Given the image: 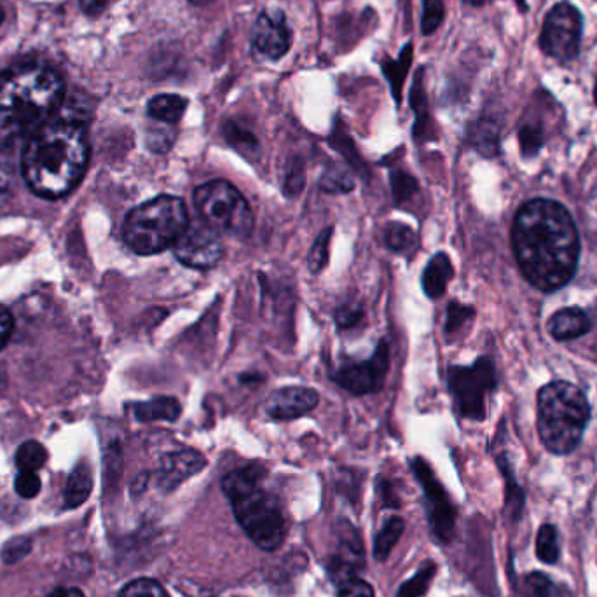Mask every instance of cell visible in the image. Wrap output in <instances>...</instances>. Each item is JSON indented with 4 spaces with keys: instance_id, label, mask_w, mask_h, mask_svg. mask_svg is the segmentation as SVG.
<instances>
[{
    "instance_id": "cell-1",
    "label": "cell",
    "mask_w": 597,
    "mask_h": 597,
    "mask_svg": "<svg viewBox=\"0 0 597 597\" xmlns=\"http://www.w3.org/2000/svg\"><path fill=\"white\" fill-rule=\"evenodd\" d=\"M512 241L522 275L543 292L570 282L580 240L570 212L552 199H531L515 215Z\"/></svg>"
},
{
    "instance_id": "cell-2",
    "label": "cell",
    "mask_w": 597,
    "mask_h": 597,
    "mask_svg": "<svg viewBox=\"0 0 597 597\" xmlns=\"http://www.w3.org/2000/svg\"><path fill=\"white\" fill-rule=\"evenodd\" d=\"M90 161V140L83 121L51 119L28 138L21 156V173L28 187L42 198H62L83 180Z\"/></svg>"
},
{
    "instance_id": "cell-3",
    "label": "cell",
    "mask_w": 597,
    "mask_h": 597,
    "mask_svg": "<svg viewBox=\"0 0 597 597\" xmlns=\"http://www.w3.org/2000/svg\"><path fill=\"white\" fill-rule=\"evenodd\" d=\"M65 84L58 72L27 63L0 74V151L28 140L62 107Z\"/></svg>"
},
{
    "instance_id": "cell-4",
    "label": "cell",
    "mask_w": 597,
    "mask_h": 597,
    "mask_svg": "<svg viewBox=\"0 0 597 597\" xmlns=\"http://www.w3.org/2000/svg\"><path fill=\"white\" fill-rule=\"evenodd\" d=\"M264 481L266 470L252 463L227 472L220 486L248 538L264 552H275L285 542L287 526L282 503Z\"/></svg>"
},
{
    "instance_id": "cell-5",
    "label": "cell",
    "mask_w": 597,
    "mask_h": 597,
    "mask_svg": "<svg viewBox=\"0 0 597 597\" xmlns=\"http://www.w3.org/2000/svg\"><path fill=\"white\" fill-rule=\"evenodd\" d=\"M589 418L585 393L568 381H554L538 393V432L550 453L575 451Z\"/></svg>"
},
{
    "instance_id": "cell-6",
    "label": "cell",
    "mask_w": 597,
    "mask_h": 597,
    "mask_svg": "<svg viewBox=\"0 0 597 597\" xmlns=\"http://www.w3.org/2000/svg\"><path fill=\"white\" fill-rule=\"evenodd\" d=\"M186 203L177 196L163 194L135 206L124 219L123 238L138 255H156L173 247L189 226Z\"/></svg>"
},
{
    "instance_id": "cell-7",
    "label": "cell",
    "mask_w": 597,
    "mask_h": 597,
    "mask_svg": "<svg viewBox=\"0 0 597 597\" xmlns=\"http://www.w3.org/2000/svg\"><path fill=\"white\" fill-rule=\"evenodd\" d=\"M199 217L219 233L247 238L254 229V213L245 196L227 180H212L194 191Z\"/></svg>"
},
{
    "instance_id": "cell-8",
    "label": "cell",
    "mask_w": 597,
    "mask_h": 597,
    "mask_svg": "<svg viewBox=\"0 0 597 597\" xmlns=\"http://www.w3.org/2000/svg\"><path fill=\"white\" fill-rule=\"evenodd\" d=\"M447 385L461 418L482 421L486 418V397L496 388L495 367L489 358H479L468 367H451Z\"/></svg>"
},
{
    "instance_id": "cell-9",
    "label": "cell",
    "mask_w": 597,
    "mask_h": 597,
    "mask_svg": "<svg viewBox=\"0 0 597 597\" xmlns=\"http://www.w3.org/2000/svg\"><path fill=\"white\" fill-rule=\"evenodd\" d=\"M584 18L577 7L561 2L550 9L543 21L540 48L559 63L577 60L582 46Z\"/></svg>"
},
{
    "instance_id": "cell-10",
    "label": "cell",
    "mask_w": 597,
    "mask_h": 597,
    "mask_svg": "<svg viewBox=\"0 0 597 597\" xmlns=\"http://www.w3.org/2000/svg\"><path fill=\"white\" fill-rule=\"evenodd\" d=\"M411 468L425 495V510L433 535L437 536L440 542H451L456 529V508L453 501L433 474L432 467L421 456H416L411 461Z\"/></svg>"
},
{
    "instance_id": "cell-11",
    "label": "cell",
    "mask_w": 597,
    "mask_h": 597,
    "mask_svg": "<svg viewBox=\"0 0 597 597\" xmlns=\"http://www.w3.org/2000/svg\"><path fill=\"white\" fill-rule=\"evenodd\" d=\"M173 254L187 268L213 269L224 257V243L219 231L206 222H189V226L173 243Z\"/></svg>"
},
{
    "instance_id": "cell-12",
    "label": "cell",
    "mask_w": 597,
    "mask_h": 597,
    "mask_svg": "<svg viewBox=\"0 0 597 597\" xmlns=\"http://www.w3.org/2000/svg\"><path fill=\"white\" fill-rule=\"evenodd\" d=\"M390 371V346L381 339L371 358L344 364L332 374V379L351 395H371L383 390Z\"/></svg>"
},
{
    "instance_id": "cell-13",
    "label": "cell",
    "mask_w": 597,
    "mask_h": 597,
    "mask_svg": "<svg viewBox=\"0 0 597 597\" xmlns=\"http://www.w3.org/2000/svg\"><path fill=\"white\" fill-rule=\"evenodd\" d=\"M252 46L269 60H280L292 46V30L283 11H264L255 20Z\"/></svg>"
},
{
    "instance_id": "cell-14",
    "label": "cell",
    "mask_w": 597,
    "mask_h": 597,
    "mask_svg": "<svg viewBox=\"0 0 597 597\" xmlns=\"http://www.w3.org/2000/svg\"><path fill=\"white\" fill-rule=\"evenodd\" d=\"M206 465H208V461L205 456L194 449L163 454L159 460L158 474H156L159 491L170 495L173 491H177L184 482L189 481L194 475H198L201 470H205Z\"/></svg>"
},
{
    "instance_id": "cell-15",
    "label": "cell",
    "mask_w": 597,
    "mask_h": 597,
    "mask_svg": "<svg viewBox=\"0 0 597 597\" xmlns=\"http://www.w3.org/2000/svg\"><path fill=\"white\" fill-rule=\"evenodd\" d=\"M320 395L308 386H285L269 395L266 400V412L276 421H290L302 418L316 409Z\"/></svg>"
},
{
    "instance_id": "cell-16",
    "label": "cell",
    "mask_w": 597,
    "mask_h": 597,
    "mask_svg": "<svg viewBox=\"0 0 597 597\" xmlns=\"http://www.w3.org/2000/svg\"><path fill=\"white\" fill-rule=\"evenodd\" d=\"M343 531H339V545L334 557L330 559L329 575L332 582L337 584L344 578L357 577L360 570L364 568L365 554L362 538L358 535L357 529L344 522Z\"/></svg>"
},
{
    "instance_id": "cell-17",
    "label": "cell",
    "mask_w": 597,
    "mask_h": 597,
    "mask_svg": "<svg viewBox=\"0 0 597 597\" xmlns=\"http://www.w3.org/2000/svg\"><path fill=\"white\" fill-rule=\"evenodd\" d=\"M591 330V320L580 308H564L549 320L550 336L557 341H570Z\"/></svg>"
},
{
    "instance_id": "cell-18",
    "label": "cell",
    "mask_w": 597,
    "mask_h": 597,
    "mask_svg": "<svg viewBox=\"0 0 597 597\" xmlns=\"http://www.w3.org/2000/svg\"><path fill=\"white\" fill-rule=\"evenodd\" d=\"M453 276V262L449 259V255L446 252L433 255L421 276L423 292L430 299H440L446 294L447 283L451 282Z\"/></svg>"
},
{
    "instance_id": "cell-19",
    "label": "cell",
    "mask_w": 597,
    "mask_h": 597,
    "mask_svg": "<svg viewBox=\"0 0 597 597\" xmlns=\"http://www.w3.org/2000/svg\"><path fill=\"white\" fill-rule=\"evenodd\" d=\"M131 411L140 423H154V421L175 423L182 414V405L175 397H154L147 402L131 404Z\"/></svg>"
},
{
    "instance_id": "cell-20",
    "label": "cell",
    "mask_w": 597,
    "mask_h": 597,
    "mask_svg": "<svg viewBox=\"0 0 597 597\" xmlns=\"http://www.w3.org/2000/svg\"><path fill=\"white\" fill-rule=\"evenodd\" d=\"M224 138H226L227 144L233 147L234 151L241 154L243 158H247L248 161H255V159L261 158V144H259V138L255 137L252 131L248 130L247 126L229 119L222 128Z\"/></svg>"
},
{
    "instance_id": "cell-21",
    "label": "cell",
    "mask_w": 597,
    "mask_h": 597,
    "mask_svg": "<svg viewBox=\"0 0 597 597\" xmlns=\"http://www.w3.org/2000/svg\"><path fill=\"white\" fill-rule=\"evenodd\" d=\"M91 491H93V474L91 468L86 461H81L70 474L69 481H67V488H65V508H77L84 505L88 498H90Z\"/></svg>"
},
{
    "instance_id": "cell-22",
    "label": "cell",
    "mask_w": 597,
    "mask_h": 597,
    "mask_svg": "<svg viewBox=\"0 0 597 597\" xmlns=\"http://www.w3.org/2000/svg\"><path fill=\"white\" fill-rule=\"evenodd\" d=\"M187 107H189L187 98L165 93L152 98L151 102L147 103V114L159 123L177 124L186 114Z\"/></svg>"
},
{
    "instance_id": "cell-23",
    "label": "cell",
    "mask_w": 597,
    "mask_h": 597,
    "mask_svg": "<svg viewBox=\"0 0 597 597\" xmlns=\"http://www.w3.org/2000/svg\"><path fill=\"white\" fill-rule=\"evenodd\" d=\"M412 51H414L412 42H407L402 51H400V56H398L397 60H385V62L381 63V70H383V74H385L388 83H390L393 100H395L397 105H400V102H402L405 77H407L409 69H411Z\"/></svg>"
},
{
    "instance_id": "cell-24",
    "label": "cell",
    "mask_w": 597,
    "mask_h": 597,
    "mask_svg": "<svg viewBox=\"0 0 597 597\" xmlns=\"http://www.w3.org/2000/svg\"><path fill=\"white\" fill-rule=\"evenodd\" d=\"M405 521L398 515H392L386 519L383 528L379 529L378 535L374 538V547H372V556L383 563L392 554L395 545L400 542V538L404 535Z\"/></svg>"
},
{
    "instance_id": "cell-25",
    "label": "cell",
    "mask_w": 597,
    "mask_h": 597,
    "mask_svg": "<svg viewBox=\"0 0 597 597\" xmlns=\"http://www.w3.org/2000/svg\"><path fill=\"white\" fill-rule=\"evenodd\" d=\"M329 142L330 145H332V149H336V151L348 161V165H350L355 172L360 173V175H367V170H369V168L365 165L364 158L360 156L357 145L351 140L343 123H336L334 130H332V135H330Z\"/></svg>"
},
{
    "instance_id": "cell-26",
    "label": "cell",
    "mask_w": 597,
    "mask_h": 597,
    "mask_svg": "<svg viewBox=\"0 0 597 597\" xmlns=\"http://www.w3.org/2000/svg\"><path fill=\"white\" fill-rule=\"evenodd\" d=\"M423 74L425 70L419 69L414 76V84H412L411 91V107L414 110V128H412V135L416 140L425 137L428 126H430V116H428V103H426L425 88H423Z\"/></svg>"
},
{
    "instance_id": "cell-27",
    "label": "cell",
    "mask_w": 597,
    "mask_h": 597,
    "mask_svg": "<svg viewBox=\"0 0 597 597\" xmlns=\"http://www.w3.org/2000/svg\"><path fill=\"white\" fill-rule=\"evenodd\" d=\"M383 243L388 250H392L395 254H405L418 243V234L414 233V229L404 222L393 220L383 227Z\"/></svg>"
},
{
    "instance_id": "cell-28",
    "label": "cell",
    "mask_w": 597,
    "mask_h": 597,
    "mask_svg": "<svg viewBox=\"0 0 597 597\" xmlns=\"http://www.w3.org/2000/svg\"><path fill=\"white\" fill-rule=\"evenodd\" d=\"M468 138L470 144L486 156H493L498 151V126L489 119L477 121L468 131Z\"/></svg>"
},
{
    "instance_id": "cell-29",
    "label": "cell",
    "mask_w": 597,
    "mask_h": 597,
    "mask_svg": "<svg viewBox=\"0 0 597 597\" xmlns=\"http://www.w3.org/2000/svg\"><path fill=\"white\" fill-rule=\"evenodd\" d=\"M390 182H392L393 201L398 208H405L407 203H411L412 199L418 196V180L402 168H393L390 172Z\"/></svg>"
},
{
    "instance_id": "cell-30",
    "label": "cell",
    "mask_w": 597,
    "mask_h": 597,
    "mask_svg": "<svg viewBox=\"0 0 597 597\" xmlns=\"http://www.w3.org/2000/svg\"><path fill=\"white\" fill-rule=\"evenodd\" d=\"M437 573V564L433 561L423 564L419 568L418 573L414 577L405 580L404 584L400 585L397 596L395 597H423L425 596L430 584H432L433 578Z\"/></svg>"
},
{
    "instance_id": "cell-31",
    "label": "cell",
    "mask_w": 597,
    "mask_h": 597,
    "mask_svg": "<svg viewBox=\"0 0 597 597\" xmlns=\"http://www.w3.org/2000/svg\"><path fill=\"white\" fill-rule=\"evenodd\" d=\"M536 556L545 564H556L561 556V543L557 529L552 524H545L536 536Z\"/></svg>"
},
{
    "instance_id": "cell-32",
    "label": "cell",
    "mask_w": 597,
    "mask_h": 597,
    "mask_svg": "<svg viewBox=\"0 0 597 597\" xmlns=\"http://www.w3.org/2000/svg\"><path fill=\"white\" fill-rule=\"evenodd\" d=\"M334 227H325L322 233L316 236L308 255V268L311 275H320L325 266L329 264L330 241H332Z\"/></svg>"
},
{
    "instance_id": "cell-33",
    "label": "cell",
    "mask_w": 597,
    "mask_h": 597,
    "mask_svg": "<svg viewBox=\"0 0 597 597\" xmlns=\"http://www.w3.org/2000/svg\"><path fill=\"white\" fill-rule=\"evenodd\" d=\"M46 461H48L46 447L35 440H28L25 444H21L16 453V465L20 468V472H37L39 468L46 465Z\"/></svg>"
},
{
    "instance_id": "cell-34",
    "label": "cell",
    "mask_w": 597,
    "mask_h": 597,
    "mask_svg": "<svg viewBox=\"0 0 597 597\" xmlns=\"http://www.w3.org/2000/svg\"><path fill=\"white\" fill-rule=\"evenodd\" d=\"M475 316V309L460 302H451L447 308L446 318V336L449 339L458 336L461 330L467 327L468 323L472 322Z\"/></svg>"
},
{
    "instance_id": "cell-35",
    "label": "cell",
    "mask_w": 597,
    "mask_h": 597,
    "mask_svg": "<svg viewBox=\"0 0 597 597\" xmlns=\"http://www.w3.org/2000/svg\"><path fill=\"white\" fill-rule=\"evenodd\" d=\"M119 597H170V594L154 578H137L124 585Z\"/></svg>"
},
{
    "instance_id": "cell-36",
    "label": "cell",
    "mask_w": 597,
    "mask_h": 597,
    "mask_svg": "<svg viewBox=\"0 0 597 597\" xmlns=\"http://www.w3.org/2000/svg\"><path fill=\"white\" fill-rule=\"evenodd\" d=\"M446 18L444 0H423V18H421V32L432 35L442 25Z\"/></svg>"
},
{
    "instance_id": "cell-37",
    "label": "cell",
    "mask_w": 597,
    "mask_h": 597,
    "mask_svg": "<svg viewBox=\"0 0 597 597\" xmlns=\"http://www.w3.org/2000/svg\"><path fill=\"white\" fill-rule=\"evenodd\" d=\"M320 189L329 194H348L355 189V180L343 170H329L320 179Z\"/></svg>"
},
{
    "instance_id": "cell-38",
    "label": "cell",
    "mask_w": 597,
    "mask_h": 597,
    "mask_svg": "<svg viewBox=\"0 0 597 597\" xmlns=\"http://www.w3.org/2000/svg\"><path fill=\"white\" fill-rule=\"evenodd\" d=\"M528 584L531 585L533 597H573L564 585L554 584L542 573L529 575Z\"/></svg>"
},
{
    "instance_id": "cell-39",
    "label": "cell",
    "mask_w": 597,
    "mask_h": 597,
    "mask_svg": "<svg viewBox=\"0 0 597 597\" xmlns=\"http://www.w3.org/2000/svg\"><path fill=\"white\" fill-rule=\"evenodd\" d=\"M306 184V173H304V166L299 159H292L287 170H285V179H283V193L287 194L289 198H296L302 193Z\"/></svg>"
},
{
    "instance_id": "cell-40",
    "label": "cell",
    "mask_w": 597,
    "mask_h": 597,
    "mask_svg": "<svg viewBox=\"0 0 597 597\" xmlns=\"http://www.w3.org/2000/svg\"><path fill=\"white\" fill-rule=\"evenodd\" d=\"M364 308L360 302H344L336 311V323L339 329H353L364 320Z\"/></svg>"
},
{
    "instance_id": "cell-41",
    "label": "cell",
    "mask_w": 597,
    "mask_h": 597,
    "mask_svg": "<svg viewBox=\"0 0 597 597\" xmlns=\"http://www.w3.org/2000/svg\"><path fill=\"white\" fill-rule=\"evenodd\" d=\"M500 465L503 474H505V479H507V507H505V510L512 514L510 517L517 519L521 514L522 505H524V496H522V491L517 486V482L514 481L512 472L508 470L507 463L500 461Z\"/></svg>"
},
{
    "instance_id": "cell-42",
    "label": "cell",
    "mask_w": 597,
    "mask_h": 597,
    "mask_svg": "<svg viewBox=\"0 0 597 597\" xmlns=\"http://www.w3.org/2000/svg\"><path fill=\"white\" fill-rule=\"evenodd\" d=\"M337 596L339 597H376L374 589L364 578L350 577L337 582Z\"/></svg>"
},
{
    "instance_id": "cell-43",
    "label": "cell",
    "mask_w": 597,
    "mask_h": 597,
    "mask_svg": "<svg viewBox=\"0 0 597 597\" xmlns=\"http://www.w3.org/2000/svg\"><path fill=\"white\" fill-rule=\"evenodd\" d=\"M30 550H32V540L28 536H18V538H13L4 545L2 559L7 564L18 563L23 557L30 554Z\"/></svg>"
},
{
    "instance_id": "cell-44",
    "label": "cell",
    "mask_w": 597,
    "mask_h": 597,
    "mask_svg": "<svg viewBox=\"0 0 597 597\" xmlns=\"http://www.w3.org/2000/svg\"><path fill=\"white\" fill-rule=\"evenodd\" d=\"M41 479L37 472H20L14 482V489L16 493L25 498V500H32L35 496L41 493Z\"/></svg>"
},
{
    "instance_id": "cell-45",
    "label": "cell",
    "mask_w": 597,
    "mask_h": 597,
    "mask_svg": "<svg viewBox=\"0 0 597 597\" xmlns=\"http://www.w3.org/2000/svg\"><path fill=\"white\" fill-rule=\"evenodd\" d=\"M14 172L13 166L6 156L0 154V210L13 198Z\"/></svg>"
},
{
    "instance_id": "cell-46",
    "label": "cell",
    "mask_w": 597,
    "mask_h": 597,
    "mask_svg": "<svg viewBox=\"0 0 597 597\" xmlns=\"http://www.w3.org/2000/svg\"><path fill=\"white\" fill-rule=\"evenodd\" d=\"M175 133L170 128H158L147 133V147L156 154H165L172 149Z\"/></svg>"
},
{
    "instance_id": "cell-47",
    "label": "cell",
    "mask_w": 597,
    "mask_h": 597,
    "mask_svg": "<svg viewBox=\"0 0 597 597\" xmlns=\"http://www.w3.org/2000/svg\"><path fill=\"white\" fill-rule=\"evenodd\" d=\"M13 334V316L9 309L0 306V350L9 343V337Z\"/></svg>"
},
{
    "instance_id": "cell-48",
    "label": "cell",
    "mask_w": 597,
    "mask_h": 597,
    "mask_svg": "<svg viewBox=\"0 0 597 597\" xmlns=\"http://www.w3.org/2000/svg\"><path fill=\"white\" fill-rule=\"evenodd\" d=\"M110 2L112 0H79V6H81L84 13L90 14V16H98L109 7Z\"/></svg>"
},
{
    "instance_id": "cell-49",
    "label": "cell",
    "mask_w": 597,
    "mask_h": 597,
    "mask_svg": "<svg viewBox=\"0 0 597 597\" xmlns=\"http://www.w3.org/2000/svg\"><path fill=\"white\" fill-rule=\"evenodd\" d=\"M378 484L379 493L383 495V501H385V507H397L398 498L397 496H395V493H393V489L392 486H390V482L385 481V479H383V481L379 479Z\"/></svg>"
},
{
    "instance_id": "cell-50",
    "label": "cell",
    "mask_w": 597,
    "mask_h": 597,
    "mask_svg": "<svg viewBox=\"0 0 597 597\" xmlns=\"http://www.w3.org/2000/svg\"><path fill=\"white\" fill-rule=\"evenodd\" d=\"M48 597H86L83 591L74 589V587H60L56 591L51 592Z\"/></svg>"
},
{
    "instance_id": "cell-51",
    "label": "cell",
    "mask_w": 597,
    "mask_h": 597,
    "mask_svg": "<svg viewBox=\"0 0 597 597\" xmlns=\"http://www.w3.org/2000/svg\"><path fill=\"white\" fill-rule=\"evenodd\" d=\"M191 6L203 7L212 4L213 0H187Z\"/></svg>"
},
{
    "instance_id": "cell-52",
    "label": "cell",
    "mask_w": 597,
    "mask_h": 597,
    "mask_svg": "<svg viewBox=\"0 0 597 597\" xmlns=\"http://www.w3.org/2000/svg\"><path fill=\"white\" fill-rule=\"evenodd\" d=\"M463 2H465V4H468V6L481 7L484 6V4L488 2V0H463Z\"/></svg>"
},
{
    "instance_id": "cell-53",
    "label": "cell",
    "mask_w": 597,
    "mask_h": 597,
    "mask_svg": "<svg viewBox=\"0 0 597 597\" xmlns=\"http://www.w3.org/2000/svg\"><path fill=\"white\" fill-rule=\"evenodd\" d=\"M4 388H6V376H4V371H2V367H0V393H2Z\"/></svg>"
},
{
    "instance_id": "cell-54",
    "label": "cell",
    "mask_w": 597,
    "mask_h": 597,
    "mask_svg": "<svg viewBox=\"0 0 597 597\" xmlns=\"http://www.w3.org/2000/svg\"><path fill=\"white\" fill-rule=\"evenodd\" d=\"M517 4H519V7H521L522 13L528 9V6H526V0H517Z\"/></svg>"
},
{
    "instance_id": "cell-55",
    "label": "cell",
    "mask_w": 597,
    "mask_h": 597,
    "mask_svg": "<svg viewBox=\"0 0 597 597\" xmlns=\"http://www.w3.org/2000/svg\"><path fill=\"white\" fill-rule=\"evenodd\" d=\"M4 18H6V14H4V9H2V6H0V25L4 23Z\"/></svg>"
},
{
    "instance_id": "cell-56",
    "label": "cell",
    "mask_w": 597,
    "mask_h": 597,
    "mask_svg": "<svg viewBox=\"0 0 597 597\" xmlns=\"http://www.w3.org/2000/svg\"><path fill=\"white\" fill-rule=\"evenodd\" d=\"M596 103H597V83H596Z\"/></svg>"
},
{
    "instance_id": "cell-57",
    "label": "cell",
    "mask_w": 597,
    "mask_h": 597,
    "mask_svg": "<svg viewBox=\"0 0 597 597\" xmlns=\"http://www.w3.org/2000/svg\"><path fill=\"white\" fill-rule=\"evenodd\" d=\"M212 597H217V596H212Z\"/></svg>"
}]
</instances>
